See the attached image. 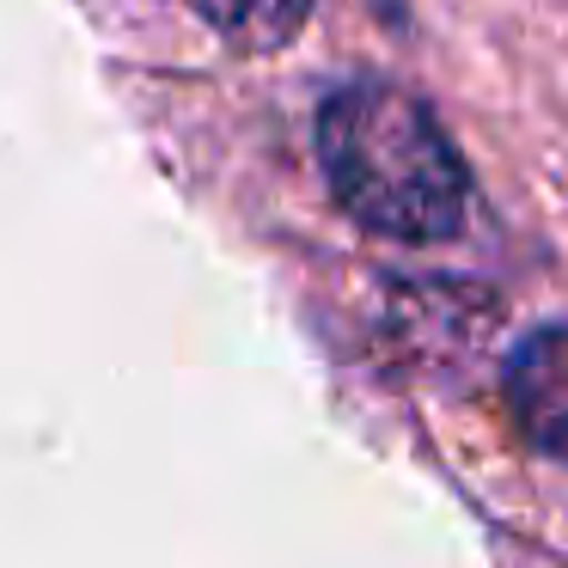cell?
Wrapping results in <instances>:
<instances>
[{
	"label": "cell",
	"mask_w": 568,
	"mask_h": 568,
	"mask_svg": "<svg viewBox=\"0 0 568 568\" xmlns=\"http://www.w3.org/2000/svg\"><path fill=\"white\" fill-rule=\"evenodd\" d=\"M318 165L331 196L367 233L434 245L465 226L470 178L434 111L404 87L355 80L318 111Z\"/></svg>",
	"instance_id": "6da1fadb"
},
{
	"label": "cell",
	"mask_w": 568,
	"mask_h": 568,
	"mask_svg": "<svg viewBox=\"0 0 568 568\" xmlns=\"http://www.w3.org/2000/svg\"><path fill=\"white\" fill-rule=\"evenodd\" d=\"M507 409L544 446L568 458V324L531 331L507 361Z\"/></svg>",
	"instance_id": "7a4b0ae2"
},
{
	"label": "cell",
	"mask_w": 568,
	"mask_h": 568,
	"mask_svg": "<svg viewBox=\"0 0 568 568\" xmlns=\"http://www.w3.org/2000/svg\"><path fill=\"white\" fill-rule=\"evenodd\" d=\"M196 26H209L226 50L239 55H270L300 38L312 19V0H178Z\"/></svg>",
	"instance_id": "3957f363"
}]
</instances>
